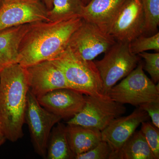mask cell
I'll return each instance as SVG.
<instances>
[{
  "label": "cell",
  "mask_w": 159,
  "mask_h": 159,
  "mask_svg": "<svg viewBox=\"0 0 159 159\" xmlns=\"http://www.w3.org/2000/svg\"><path fill=\"white\" fill-rule=\"evenodd\" d=\"M141 131L153 154L155 159H159V129L148 121L142 122Z\"/></svg>",
  "instance_id": "7402d4cb"
},
{
  "label": "cell",
  "mask_w": 159,
  "mask_h": 159,
  "mask_svg": "<svg viewBox=\"0 0 159 159\" xmlns=\"http://www.w3.org/2000/svg\"><path fill=\"white\" fill-rule=\"evenodd\" d=\"M61 120L60 117L47 111L40 105L36 97L29 91L25 115L34 151L43 158L47 155L49 136L54 125Z\"/></svg>",
  "instance_id": "52a82bcc"
},
{
  "label": "cell",
  "mask_w": 159,
  "mask_h": 159,
  "mask_svg": "<svg viewBox=\"0 0 159 159\" xmlns=\"http://www.w3.org/2000/svg\"><path fill=\"white\" fill-rule=\"evenodd\" d=\"M126 111L123 104L114 101L108 96L85 95V102L82 109L66 123L92 127L101 131L113 120L125 114Z\"/></svg>",
  "instance_id": "8992f818"
},
{
  "label": "cell",
  "mask_w": 159,
  "mask_h": 159,
  "mask_svg": "<svg viewBox=\"0 0 159 159\" xmlns=\"http://www.w3.org/2000/svg\"><path fill=\"white\" fill-rule=\"evenodd\" d=\"M143 70V64L139 61L133 70L111 89L107 96L121 104L137 107L148 102H159V83L155 84Z\"/></svg>",
  "instance_id": "277c9868"
},
{
  "label": "cell",
  "mask_w": 159,
  "mask_h": 159,
  "mask_svg": "<svg viewBox=\"0 0 159 159\" xmlns=\"http://www.w3.org/2000/svg\"><path fill=\"white\" fill-rule=\"evenodd\" d=\"M145 25L141 0H125L114 20L109 34L116 41L130 43L143 34Z\"/></svg>",
  "instance_id": "30bf717a"
},
{
  "label": "cell",
  "mask_w": 159,
  "mask_h": 159,
  "mask_svg": "<svg viewBox=\"0 0 159 159\" xmlns=\"http://www.w3.org/2000/svg\"><path fill=\"white\" fill-rule=\"evenodd\" d=\"M41 0H5L0 8V31L37 21L50 22Z\"/></svg>",
  "instance_id": "9c48e42d"
},
{
  "label": "cell",
  "mask_w": 159,
  "mask_h": 159,
  "mask_svg": "<svg viewBox=\"0 0 159 159\" xmlns=\"http://www.w3.org/2000/svg\"><path fill=\"white\" fill-rule=\"evenodd\" d=\"M29 28L25 24L0 31V71L18 63L20 43Z\"/></svg>",
  "instance_id": "9a60e30c"
},
{
  "label": "cell",
  "mask_w": 159,
  "mask_h": 159,
  "mask_svg": "<svg viewBox=\"0 0 159 159\" xmlns=\"http://www.w3.org/2000/svg\"><path fill=\"white\" fill-rule=\"evenodd\" d=\"M113 151L105 141L101 140L91 150L78 155L76 159H111Z\"/></svg>",
  "instance_id": "603a6c76"
},
{
  "label": "cell",
  "mask_w": 159,
  "mask_h": 159,
  "mask_svg": "<svg viewBox=\"0 0 159 159\" xmlns=\"http://www.w3.org/2000/svg\"><path fill=\"white\" fill-rule=\"evenodd\" d=\"M66 127L59 122L52 128L47 144L46 159H75L69 146Z\"/></svg>",
  "instance_id": "ac0fdd59"
},
{
  "label": "cell",
  "mask_w": 159,
  "mask_h": 159,
  "mask_svg": "<svg viewBox=\"0 0 159 159\" xmlns=\"http://www.w3.org/2000/svg\"><path fill=\"white\" fill-rule=\"evenodd\" d=\"M66 130L69 146L75 157L91 150L102 140L101 131L97 129L67 124Z\"/></svg>",
  "instance_id": "2e32d148"
},
{
  "label": "cell",
  "mask_w": 159,
  "mask_h": 159,
  "mask_svg": "<svg viewBox=\"0 0 159 159\" xmlns=\"http://www.w3.org/2000/svg\"><path fill=\"white\" fill-rule=\"evenodd\" d=\"M130 49L134 54L139 53L149 50L159 52V32L151 35H142L138 36L130 42Z\"/></svg>",
  "instance_id": "44dd1931"
},
{
  "label": "cell",
  "mask_w": 159,
  "mask_h": 159,
  "mask_svg": "<svg viewBox=\"0 0 159 159\" xmlns=\"http://www.w3.org/2000/svg\"><path fill=\"white\" fill-rule=\"evenodd\" d=\"M81 1H82V2L83 3L84 5L85 6L90 2V0H81Z\"/></svg>",
  "instance_id": "83f0119b"
},
{
  "label": "cell",
  "mask_w": 159,
  "mask_h": 159,
  "mask_svg": "<svg viewBox=\"0 0 159 159\" xmlns=\"http://www.w3.org/2000/svg\"><path fill=\"white\" fill-rule=\"evenodd\" d=\"M125 0H90L83 7L80 17L109 34L114 20Z\"/></svg>",
  "instance_id": "5bb4252c"
},
{
  "label": "cell",
  "mask_w": 159,
  "mask_h": 159,
  "mask_svg": "<svg viewBox=\"0 0 159 159\" xmlns=\"http://www.w3.org/2000/svg\"><path fill=\"white\" fill-rule=\"evenodd\" d=\"M140 57L134 54L130 43L116 41L102 59L94 61L102 80V94L107 96L111 89L136 67Z\"/></svg>",
  "instance_id": "5b68a950"
},
{
  "label": "cell",
  "mask_w": 159,
  "mask_h": 159,
  "mask_svg": "<svg viewBox=\"0 0 159 159\" xmlns=\"http://www.w3.org/2000/svg\"><path fill=\"white\" fill-rule=\"evenodd\" d=\"M43 2L44 4L48 10L51 9L52 8V0H43Z\"/></svg>",
  "instance_id": "484cf974"
},
{
  "label": "cell",
  "mask_w": 159,
  "mask_h": 159,
  "mask_svg": "<svg viewBox=\"0 0 159 159\" xmlns=\"http://www.w3.org/2000/svg\"><path fill=\"white\" fill-rule=\"evenodd\" d=\"M41 106L62 119H71L84 105L85 95L72 89L63 88L50 91L37 97Z\"/></svg>",
  "instance_id": "7c38bea8"
},
{
  "label": "cell",
  "mask_w": 159,
  "mask_h": 159,
  "mask_svg": "<svg viewBox=\"0 0 159 159\" xmlns=\"http://www.w3.org/2000/svg\"><path fill=\"white\" fill-rule=\"evenodd\" d=\"M149 119L145 111L138 107L130 115L114 119L101 131L102 140L108 143L113 152L117 151L130 139L142 122Z\"/></svg>",
  "instance_id": "4fadbf2b"
},
{
  "label": "cell",
  "mask_w": 159,
  "mask_h": 159,
  "mask_svg": "<svg viewBox=\"0 0 159 159\" xmlns=\"http://www.w3.org/2000/svg\"><path fill=\"white\" fill-rule=\"evenodd\" d=\"M82 20L78 16L62 21L29 24L20 43L18 63L26 68L53 59L67 48L71 35Z\"/></svg>",
  "instance_id": "6da1fadb"
},
{
  "label": "cell",
  "mask_w": 159,
  "mask_h": 159,
  "mask_svg": "<svg viewBox=\"0 0 159 159\" xmlns=\"http://www.w3.org/2000/svg\"><path fill=\"white\" fill-rule=\"evenodd\" d=\"M51 61L62 72L69 88L86 96H104L102 80L93 61L82 59L67 47Z\"/></svg>",
  "instance_id": "3957f363"
},
{
  "label": "cell",
  "mask_w": 159,
  "mask_h": 159,
  "mask_svg": "<svg viewBox=\"0 0 159 159\" xmlns=\"http://www.w3.org/2000/svg\"><path fill=\"white\" fill-rule=\"evenodd\" d=\"M116 42L110 34L82 19L81 24L71 35L67 47L78 57L93 61L106 52Z\"/></svg>",
  "instance_id": "ba28073f"
},
{
  "label": "cell",
  "mask_w": 159,
  "mask_h": 159,
  "mask_svg": "<svg viewBox=\"0 0 159 159\" xmlns=\"http://www.w3.org/2000/svg\"><path fill=\"white\" fill-rule=\"evenodd\" d=\"M7 139L0 129V147L6 142Z\"/></svg>",
  "instance_id": "4316f807"
},
{
  "label": "cell",
  "mask_w": 159,
  "mask_h": 159,
  "mask_svg": "<svg viewBox=\"0 0 159 159\" xmlns=\"http://www.w3.org/2000/svg\"><path fill=\"white\" fill-rule=\"evenodd\" d=\"M145 17L143 35L151 36L159 32V0H141Z\"/></svg>",
  "instance_id": "ffe728a7"
},
{
  "label": "cell",
  "mask_w": 159,
  "mask_h": 159,
  "mask_svg": "<svg viewBox=\"0 0 159 159\" xmlns=\"http://www.w3.org/2000/svg\"><path fill=\"white\" fill-rule=\"evenodd\" d=\"M29 91L25 68L17 63L0 71V129L10 142L24 136Z\"/></svg>",
  "instance_id": "7a4b0ae2"
},
{
  "label": "cell",
  "mask_w": 159,
  "mask_h": 159,
  "mask_svg": "<svg viewBox=\"0 0 159 159\" xmlns=\"http://www.w3.org/2000/svg\"><path fill=\"white\" fill-rule=\"evenodd\" d=\"M111 159H155L141 130L135 131Z\"/></svg>",
  "instance_id": "e0dca14e"
},
{
  "label": "cell",
  "mask_w": 159,
  "mask_h": 159,
  "mask_svg": "<svg viewBox=\"0 0 159 159\" xmlns=\"http://www.w3.org/2000/svg\"><path fill=\"white\" fill-rule=\"evenodd\" d=\"M25 68L29 91L36 98L57 89H70L62 72L51 60Z\"/></svg>",
  "instance_id": "8fae6325"
},
{
  "label": "cell",
  "mask_w": 159,
  "mask_h": 159,
  "mask_svg": "<svg viewBox=\"0 0 159 159\" xmlns=\"http://www.w3.org/2000/svg\"><path fill=\"white\" fill-rule=\"evenodd\" d=\"M138 55L144 59L145 65L143 69L151 77V80L155 84L159 81V53H149L143 52L139 53Z\"/></svg>",
  "instance_id": "cb8c5ba5"
},
{
  "label": "cell",
  "mask_w": 159,
  "mask_h": 159,
  "mask_svg": "<svg viewBox=\"0 0 159 159\" xmlns=\"http://www.w3.org/2000/svg\"><path fill=\"white\" fill-rule=\"evenodd\" d=\"M148 113L152 120V123L159 129V102L145 103L139 107Z\"/></svg>",
  "instance_id": "d4e9b609"
},
{
  "label": "cell",
  "mask_w": 159,
  "mask_h": 159,
  "mask_svg": "<svg viewBox=\"0 0 159 159\" xmlns=\"http://www.w3.org/2000/svg\"><path fill=\"white\" fill-rule=\"evenodd\" d=\"M84 6L81 0H52V8L48 11L50 22L66 20L80 17Z\"/></svg>",
  "instance_id": "d6986e66"
},
{
  "label": "cell",
  "mask_w": 159,
  "mask_h": 159,
  "mask_svg": "<svg viewBox=\"0 0 159 159\" xmlns=\"http://www.w3.org/2000/svg\"><path fill=\"white\" fill-rule=\"evenodd\" d=\"M5 1V0H0V8H1V6H2V5L3 2H4Z\"/></svg>",
  "instance_id": "f1b7e54d"
}]
</instances>
